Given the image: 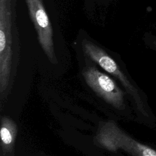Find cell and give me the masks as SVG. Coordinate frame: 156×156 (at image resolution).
I'll return each mask as SVG.
<instances>
[{
	"mask_svg": "<svg viewBox=\"0 0 156 156\" xmlns=\"http://www.w3.org/2000/svg\"><path fill=\"white\" fill-rule=\"evenodd\" d=\"M17 0H0V94L5 98L20 54L16 18Z\"/></svg>",
	"mask_w": 156,
	"mask_h": 156,
	"instance_id": "cell-1",
	"label": "cell"
},
{
	"mask_svg": "<svg viewBox=\"0 0 156 156\" xmlns=\"http://www.w3.org/2000/svg\"><path fill=\"white\" fill-rule=\"evenodd\" d=\"M82 46L85 54L89 58L120 82L132 99L135 112L141 121L151 129L156 128V116L144 91L124 73L113 58L101 47L88 40H82Z\"/></svg>",
	"mask_w": 156,
	"mask_h": 156,
	"instance_id": "cell-2",
	"label": "cell"
},
{
	"mask_svg": "<svg viewBox=\"0 0 156 156\" xmlns=\"http://www.w3.org/2000/svg\"><path fill=\"white\" fill-rule=\"evenodd\" d=\"M96 140L102 147L111 152L121 149L131 156H156V149L135 139L113 121L100 125Z\"/></svg>",
	"mask_w": 156,
	"mask_h": 156,
	"instance_id": "cell-3",
	"label": "cell"
},
{
	"mask_svg": "<svg viewBox=\"0 0 156 156\" xmlns=\"http://www.w3.org/2000/svg\"><path fill=\"white\" fill-rule=\"evenodd\" d=\"M38 41L44 53L52 64L57 63L53 28L45 9L44 0H24Z\"/></svg>",
	"mask_w": 156,
	"mask_h": 156,
	"instance_id": "cell-4",
	"label": "cell"
},
{
	"mask_svg": "<svg viewBox=\"0 0 156 156\" xmlns=\"http://www.w3.org/2000/svg\"><path fill=\"white\" fill-rule=\"evenodd\" d=\"M82 74L87 85L106 102L118 110H125V93L109 76L94 66H86Z\"/></svg>",
	"mask_w": 156,
	"mask_h": 156,
	"instance_id": "cell-5",
	"label": "cell"
},
{
	"mask_svg": "<svg viewBox=\"0 0 156 156\" xmlns=\"http://www.w3.org/2000/svg\"><path fill=\"white\" fill-rule=\"evenodd\" d=\"M17 134L16 122L10 118L2 116L1 122V146L4 154L10 153L14 147Z\"/></svg>",
	"mask_w": 156,
	"mask_h": 156,
	"instance_id": "cell-6",
	"label": "cell"
}]
</instances>
